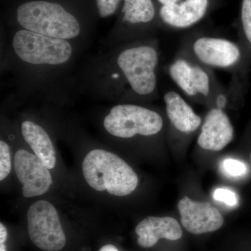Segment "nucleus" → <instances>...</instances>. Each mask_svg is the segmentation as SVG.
I'll list each match as a JSON object with an SVG mask.
<instances>
[{"label": "nucleus", "instance_id": "obj_22", "mask_svg": "<svg viewBox=\"0 0 251 251\" xmlns=\"http://www.w3.org/2000/svg\"><path fill=\"white\" fill-rule=\"evenodd\" d=\"M7 230H6V227L2 223H1L0 224V245L4 244L6 239H7Z\"/></svg>", "mask_w": 251, "mask_h": 251}, {"label": "nucleus", "instance_id": "obj_8", "mask_svg": "<svg viewBox=\"0 0 251 251\" xmlns=\"http://www.w3.org/2000/svg\"><path fill=\"white\" fill-rule=\"evenodd\" d=\"M28 233L36 247L46 251L62 250L66 236L52 203L39 201L29 206L27 214Z\"/></svg>", "mask_w": 251, "mask_h": 251}, {"label": "nucleus", "instance_id": "obj_5", "mask_svg": "<svg viewBox=\"0 0 251 251\" xmlns=\"http://www.w3.org/2000/svg\"><path fill=\"white\" fill-rule=\"evenodd\" d=\"M176 54L211 69L232 72H235L242 61L239 44L224 38L199 33L186 36Z\"/></svg>", "mask_w": 251, "mask_h": 251}, {"label": "nucleus", "instance_id": "obj_10", "mask_svg": "<svg viewBox=\"0 0 251 251\" xmlns=\"http://www.w3.org/2000/svg\"><path fill=\"white\" fill-rule=\"evenodd\" d=\"M161 27L183 30L201 22L219 0H154Z\"/></svg>", "mask_w": 251, "mask_h": 251}, {"label": "nucleus", "instance_id": "obj_2", "mask_svg": "<svg viewBox=\"0 0 251 251\" xmlns=\"http://www.w3.org/2000/svg\"><path fill=\"white\" fill-rule=\"evenodd\" d=\"M16 21L22 29L70 41L80 35L79 20L63 5L49 0H30L16 9Z\"/></svg>", "mask_w": 251, "mask_h": 251}, {"label": "nucleus", "instance_id": "obj_21", "mask_svg": "<svg viewBox=\"0 0 251 251\" xmlns=\"http://www.w3.org/2000/svg\"><path fill=\"white\" fill-rule=\"evenodd\" d=\"M213 198L216 201L224 202L226 205L229 206H237L239 203L237 195L227 188H216L213 193Z\"/></svg>", "mask_w": 251, "mask_h": 251}, {"label": "nucleus", "instance_id": "obj_13", "mask_svg": "<svg viewBox=\"0 0 251 251\" xmlns=\"http://www.w3.org/2000/svg\"><path fill=\"white\" fill-rule=\"evenodd\" d=\"M234 138V128L224 109L211 108L201 126L198 145L202 150L219 151Z\"/></svg>", "mask_w": 251, "mask_h": 251}, {"label": "nucleus", "instance_id": "obj_12", "mask_svg": "<svg viewBox=\"0 0 251 251\" xmlns=\"http://www.w3.org/2000/svg\"><path fill=\"white\" fill-rule=\"evenodd\" d=\"M177 208L183 227L191 233L214 232L224 225L222 214L211 203L196 202L184 196L178 202Z\"/></svg>", "mask_w": 251, "mask_h": 251}, {"label": "nucleus", "instance_id": "obj_11", "mask_svg": "<svg viewBox=\"0 0 251 251\" xmlns=\"http://www.w3.org/2000/svg\"><path fill=\"white\" fill-rule=\"evenodd\" d=\"M14 168L23 184L24 197L41 196L49 191L52 178L49 168L36 155L19 150L14 156Z\"/></svg>", "mask_w": 251, "mask_h": 251}, {"label": "nucleus", "instance_id": "obj_15", "mask_svg": "<svg viewBox=\"0 0 251 251\" xmlns=\"http://www.w3.org/2000/svg\"><path fill=\"white\" fill-rule=\"evenodd\" d=\"M138 243L143 248L152 247L160 239L176 241L182 237L183 232L179 223L173 218L149 216L135 227Z\"/></svg>", "mask_w": 251, "mask_h": 251}, {"label": "nucleus", "instance_id": "obj_7", "mask_svg": "<svg viewBox=\"0 0 251 251\" xmlns=\"http://www.w3.org/2000/svg\"><path fill=\"white\" fill-rule=\"evenodd\" d=\"M12 48L18 59L35 66L64 65L74 54L70 41L50 37L22 28L14 34Z\"/></svg>", "mask_w": 251, "mask_h": 251}, {"label": "nucleus", "instance_id": "obj_14", "mask_svg": "<svg viewBox=\"0 0 251 251\" xmlns=\"http://www.w3.org/2000/svg\"><path fill=\"white\" fill-rule=\"evenodd\" d=\"M166 112L172 128L183 135L192 134L202 126V119L181 95L171 90L163 95Z\"/></svg>", "mask_w": 251, "mask_h": 251}, {"label": "nucleus", "instance_id": "obj_9", "mask_svg": "<svg viewBox=\"0 0 251 251\" xmlns=\"http://www.w3.org/2000/svg\"><path fill=\"white\" fill-rule=\"evenodd\" d=\"M120 9L119 40L125 44L152 37L161 27L154 0H123Z\"/></svg>", "mask_w": 251, "mask_h": 251}, {"label": "nucleus", "instance_id": "obj_17", "mask_svg": "<svg viewBox=\"0 0 251 251\" xmlns=\"http://www.w3.org/2000/svg\"><path fill=\"white\" fill-rule=\"evenodd\" d=\"M221 168L225 174L231 177H239L247 173V167L245 163L234 158L225 159L221 163Z\"/></svg>", "mask_w": 251, "mask_h": 251}, {"label": "nucleus", "instance_id": "obj_24", "mask_svg": "<svg viewBox=\"0 0 251 251\" xmlns=\"http://www.w3.org/2000/svg\"><path fill=\"white\" fill-rule=\"evenodd\" d=\"M0 251H6V247L4 244H2V245H0Z\"/></svg>", "mask_w": 251, "mask_h": 251}, {"label": "nucleus", "instance_id": "obj_23", "mask_svg": "<svg viewBox=\"0 0 251 251\" xmlns=\"http://www.w3.org/2000/svg\"><path fill=\"white\" fill-rule=\"evenodd\" d=\"M99 251H119V250L115 246L108 244V245H105L102 247Z\"/></svg>", "mask_w": 251, "mask_h": 251}, {"label": "nucleus", "instance_id": "obj_19", "mask_svg": "<svg viewBox=\"0 0 251 251\" xmlns=\"http://www.w3.org/2000/svg\"><path fill=\"white\" fill-rule=\"evenodd\" d=\"M99 16L102 18L111 17L121 7L123 0H95Z\"/></svg>", "mask_w": 251, "mask_h": 251}, {"label": "nucleus", "instance_id": "obj_6", "mask_svg": "<svg viewBox=\"0 0 251 251\" xmlns=\"http://www.w3.org/2000/svg\"><path fill=\"white\" fill-rule=\"evenodd\" d=\"M103 126L112 136L130 139L159 134L164 127V120L153 109L138 104L122 103L112 107L104 118Z\"/></svg>", "mask_w": 251, "mask_h": 251}, {"label": "nucleus", "instance_id": "obj_20", "mask_svg": "<svg viewBox=\"0 0 251 251\" xmlns=\"http://www.w3.org/2000/svg\"><path fill=\"white\" fill-rule=\"evenodd\" d=\"M11 170V151L9 145L1 140L0 141V180L6 179Z\"/></svg>", "mask_w": 251, "mask_h": 251}, {"label": "nucleus", "instance_id": "obj_1", "mask_svg": "<svg viewBox=\"0 0 251 251\" xmlns=\"http://www.w3.org/2000/svg\"><path fill=\"white\" fill-rule=\"evenodd\" d=\"M159 61V45L154 37L126 43L115 59L123 95L137 99L158 95Z\"/></svg>", "mask_w": 251, "mask_h": 251}, {"label": "nucleus", "instance_id": "obj_18", "mask_svg": "<svg viewBox=\"0 0 251 251\" xmlns=\"http://www.w3.org/2000/svg\"><path fill=\"white\" fill-rule=\"evenodd\" d=\"M240 17L243 35L251 46V0H242Z\"/></svg>", "mask_w": 251, "mask_h": 251}, {"label": "nucleus", "instance_id": "obj_3", "mask_svg": "<svg viewBox=\"0 0 251 251\" xmlns=\"http://www.w3.org/2000/svg\"><path fill=\"white\" fill-rule=\"evenodd\" d=\"M171 80L188 98L224 109L228 105L227 89L218 80L213 69L176 54L168 67Z\"/></svg>", "mask_w": 251, "mask_h": 251}, {"label": "nucleus", "instance_id": "obj_4", "mask_svg": "<svg viewBox=\"0 0 251 251\" xmlns=\"http://www.w3.org/2000/svg\"><path fill=\"white\" fill-rule=\"evenodd\" d=\"M87 184L97 191H107L115 196H126L135 191L138 175L120 157L104 150H94L82 162Z\"/></svg>", "mask_w": 251, "mask_h": 251}, {"label": "nucleus", "instance_id": "obj_25", "mask_svg": "<svg viewBox=\"0 0 251 251\" xmlns=\"http://www.w3.org/2000/svg\"></svg>", "mask_w": 251, "mask_h": 251}, {"label": "nucleus", "instance_id": "obj_16", "mask_svg": "<svg viewBox=\"0 0 251 251\" xmlns=\"http://www.w3.org/2000/svg\"><path fill=\"white\" fill-rule=\"evenodd\" d=\"M21 133L34 154L49 169L56 165V153L53 144L47 132L40 125L31 121H25L21 125Z\"/></svg>", "mask_w": 251, "mask_h": 251}]
</instances>
